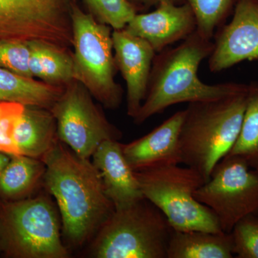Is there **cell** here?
<instances>
[{"label":"cell","mask_w":258,"mask_h":258,"mask_svg":"<svg viewBox=\"0 0 258 258\" xmlns=\"http://www.w3.org/2000/svg\"><path fill=\"white\" fill-rule=\"evenodd\" d=\"M112 40L115 64L126 84L127 114L134 118L147 96L157 52L149 42L125 29L113 30Z\"/></svg>","instance_id":"4fadbf2b"},{"label":"cell","mask_w":258,"mask_h":258,"mask_svg":"<svg viewBox=\"0 0 258 258\" xmlns=\"http://www.w3.org/2000/svg\"><path fill=\"white\" fill-rule=\"evenodd\" d=\"M11 156L10 154H6V153L0 152V174L9 162Z\"/></svg>","instance_id":"4316f807"},{"label":"cell","mask_w":258,"mask_h":258,"mask_svg":"<svg viewBox=\"0 0 258 258\" xmlns=\"http://www.w3.org/2000/svg\"><path fill=\"white\" fill-rule=\"evenodd\" d=\"M3 252V245H2L1 238H0V252Z\"/></svg>","instance_id":"83f0119b"},{"label":"cell","mask_w":258,"mask_h":258,"mask_svg":"<svg viewBox=\"0 0 258 258\" xmlns=\"http://www.w3.org/2000/svg\"><path fill=\"white\" fill-rule=\"evenodd\" d=\"M30 49L29 69L32 78L56 86L74 81L72 52L48 42L28 41Z\"/></svg>","instance_id":"d6986e66"},{"label":"cell","mask_w":258,"mask_h":258,"mask_svg":"<svg viewBox=\"0 0 258 258\" xmlns=\"http://www.w3.org/2000/svg\"><path fill=\"white\" fill-rule=\"evenodd\" d=\"M99 23L113 30L124 29L137 12L127 0H82Z\"/></svg>","instance_id":"603a6c76"},{"label":"cell","mask_w":258,"mask_h":258,"mask_svg":"<svg viewBox=\"0 0 258 258\" xmlns=\"http://www.w3.org/2000/svg\"><path fill=\"white\" fill-rule=\"evenodd\" d=\"M89 91L74 80L64 86L51 107L57 125V138L85 159H91L100 144L119 140L121 133L97 107Z\"/></svg>","instance_id":"9c48e42d"},{"label":"cell","mask_w":258,"mask_h":258,"mask_svg":"<svg viewBox=\"0 0 258 258\" xmlns=\"http://www.w3.org/2000/svg\"><path fill=\"white\" fill-rule=\"evenodd\" d=\"M227 157L244 159L258 169V81L247 84V102L238 138Z\"/></svg>","instance_id":"44dd1931"},{"label":"cell","mask_w":258,"mask_h":258,"mask_svg":"<svg viewBox=\"0 0 258 258\" xmlns=\"http://www.w3.org/2000/svg\"><path fill=\"white\" fill-rule=\"evenodd\" d=\"M195 198L215 214L220 228L230 233L242 218L258 212V169L244 159L225 157Z\"/></svg>","instance_id":"ba28073f"},{"label":"cell","mask_w":258,"mask_h":258,"mask_svg":"<svg viewBox=\"0 0 258 258\" xmlns=\"http://www.w3.org/2000/svg\"><path fill=\"white\" fill-rule=\"evenodd\" d=\"M124 29L149 42L158 53L196 31L197 20L189 5L161 0L152 13H137Z\"/></svg>","instance_id":"7c38bea8"},{"label":"cell","mask_w":258,"mask_h":258,"mask_svg":"<svg viewBox=\"0 0 258 258\" xmlns=\"http://www.w3.org/2000/svg\"><path fill=\"white\" fill-rule=\"evenodd\" d=\"M3 253L14 258H66L58 213L45 195L0 202Z\"/></svg>","instance_id":"5b68a950"},{"label":"cell","mask_w":258,"mask_h":258,"mask_svg":"<svg viewBox=\"0 0 258 258\" xmlns=\"http://www.w3.org/2000/svg\"><path fill=\"white\" fill-rule=\"evenodd\" d=\"M233 253L237 258H258V215H247L230 232Z\"/></svg>","instance_id":"cb8c5ba5"},{"label":"cell","mask_w":258,"mask_h":258,"mask_svg":"<svg viewBox=\"0 0 258 258\" xmlns=\"http://www.w3.org/2000/svg\"><path fill=\"white\" fill-rule=\"evenodd\" d=\"M74 79L89 91L105 108L116 109L123 89L115 82L117 67L112 30L92 15L83 11L77 2L71 10Z\"/></svg>","instance_id":"8992f818"},{"label":"cell","mask_w":258,"mask_h":258,"mask_svg":"<svg viewBox=\"0 0 258 258\" xmlns=\"http://www.w3.org/2000/svg\"><path fill=\"white\" fill-rule=\"evenodd\" d=\"M57 139V125L50 109L24 106L14 131L19 155L41 159Z\"/></svg>","instance_id":"2e32d148"},{"label":"cell","mask_w":258,"mask_h":258,"mask_svg":"<svg viewBox=\"0 0 258 258\" xmlns=\"http://www.w3.org/2000/svg\"><path fill=\"white\" fill-rule=\"evenodd\" d=\"M76 0H0V40H38L71 50Z\"/></svg>","instance_id":"30bf717a"},{"label":"cell","mask_w":258,"mask_h":258,"mask_svg":"<svg viewBox=\"0 0 258 258\" xmlns=\"http://www.w3.org/2000/svg\"><path fill=\"white\" fill-rule=\"evenodd\" d=\"M184 110L176 112L150 133L122 144L123 155L134 171L182 164L180 132Z\"/></svg>","instance_id":"5bb4252c"},{"label":"cell","mask_w":258,"mask_h":258,"mask_svg":"<svg viewBox=\"0 0 258 258\" xmlns=\"http://www.w3.org/2000/svg\"><path fill=\"white\" fill-rule=\"evenodd\" d=\"M30 49L28 41L0 40V68L15 74L32 78L30 69Z\"/></svg>","instance_id":"d4e9b609"},{"label":"cell","mask_w":258,"mask_h":258,"mask_svg":"<svg viewBox=\"0 0 258 258\" xmlns=\"http://www.w3.org/2000/svg\"><path fill=\"white\" fill-rule=\"evenodd\" d=\"M214 42L194 32L178 46L158 52L153 62L147 96L136 124H142L154 115L181 103L211 101L244 91L247 84L224 83L210 85L198 76L200 64L210 57Z\"/></svg>","instance_id":"7a4b0ae2"},{"label":"cell","mask_w":258,"mask_h":258,"mask_svg":"<svg viewBox=\"0 0 258 258\" xmlns=\"http://www.w3.org/2000/svg\"><path fill=\"white\" fill-rule=\"evenodd\" d=\"M45 171L42 159L12 155L0 174V200L12 202L30 198L42 181Z\"/></svg>","instance_id":"ffe728a7"},{"label":"cell","mask_w":258,"mask_h":258,"mask_svg":"<svg viewBox=\"0 0 258 258\" xmlns=\"http://www.w3.org/2000/svg\"><path fill=\"white\" fill-rule=\"evenodd\" d=\"M231 233L205 231H174L169 240L167 258H232Z\"/></svg>","instance_id":"e0dca14e"},{"label":"cell","mask_w":258,"mask_h":258,"mask_svg":"<svg viewBox=\"0 0 258 258\" xmlns=\"http://www.w3.org/2000/svg\"><path fill=\"white\" fill-rule=\"evenodd\" d=\"M133 6L137 13H142L150 9L153 6H157L161 0H127Z\"/></svg>","instance_id":"484cf974"},{"label":"cell","mask_w":258,"mask_h":258,"mask_svg":"<svg viewBox=\"0 0 258 258\" xmlns=\"http://www.w3.org/2000/svg\"><path fill=\"white\" fill-rule=\"evenodd\" d=\"M144 198L165 215L174 231L223 232L215 214L195 198L205 182L189 166H162L135 171Z\"/></svg>","instance_id":"52a82bcc"},{"label":"cell","mask_w":258,"mask_h":258,"mask_svg":"<svg viewBox=\"0 0 258 258\" xmlns=\"http://www.w3.org/2000/svg\"><path fill=\"white\" fill-rule=\"evenodd\" d=\"M247 88L211 101L190 103L181 132L182 164L199 171L205 181L235 145L247 102Z\"/></svg>","instance_id":"3957f363"},{"label":"cell","mask_w":258,"mask_h":258,"mask_svg":"<svg viewBox=\"0 0 258 258\" xmlns=\"http://www.w3.org/2000/svg\"><path fill=\"white\" fill-rule=\"evenodd\" d=\"M91 157L115 209L124 208L144 198L135 171L125 159L122 144L118 140L105 141Z\"/></svg>","instance_id":"9a60e30c"},{"label":"cell","mask_w":258,"mask_h":258,"mask_svg":"<svg viewBox=\"0 0 258 258\" xmlns=\"http://www.w3.org/2000/svg\"><path fill=\"white\" fill-rule=\"evenodd\" d=\"M257 215H258V212H257Z\"/></svg>","instance_id":"f1b7e54d"},{"label":"cell","mask_w":258,"mask_h":258,"mask_svg":"<svg viewBox=\"0 0 258 258\" xmlns=\"http://www.w3.org/2000/svg\"><path fill=\"white\" fill-rule=\"evenodd\" d=\"M177 5L188 4L197 20V31L212 40L217 29L233 13L237 0H172Z\"/></svg>","instance_id":"7402d4cb"},{"label":"cell","mask_w":258,"mask_h":258,"mask_svg":"<svg viewBox=\"0 0 258 258\" xmlns=\"http://www.w3.org/2000/svg\"><path fill=\"white\" fill-rule=\"evenodd\" d=\"M174 230L165 215L146 198L115 209L93 237L97 258H167Z\"/></svg>","instance_id":"277c9868"},{"label":"cell","mask_w":258,"mask_h":258,"mask_svg":"<svg viewBox=\"0 0 258 258\" xmlns=\"http://www.w3.org/2000/svg\"><path fill=\"white\" fill-rule=\"evenodd\" d=\"M232 20L214 35L209 69L221 72L243 62L258 60V0H237Z\"/></svg>","instance_id":"8fae6325"},{"label":"cell","mask_w":258,"mask_h":258,"mask_svg":"<svg viewBox=\"0 0 258 258\" xmlns=\"http://www.w3.org/2000/svg\"><path fill=\"white\" fill-rule=\"evenodd\" d=\"M63 89L0 68V102L50 109Z\"/></svg>","instance_id":"ac0fdd59"},{"label":"cell","mask_w":258,"mask_h":258,"mask_svg":"<svg viewBox=\"0 0 258 258\" xmlns=\"http://www.w3.org/2000/svg\"><path fill=\"white\" fill-rule=\"evenodd\" d=\"M44 186L55 199L64 237L83 245L93 238L114 212L99 171L59 139L42 158Z\"/></svg>","instance_id":"6da1fadb"}]
</instances>
